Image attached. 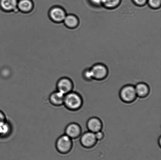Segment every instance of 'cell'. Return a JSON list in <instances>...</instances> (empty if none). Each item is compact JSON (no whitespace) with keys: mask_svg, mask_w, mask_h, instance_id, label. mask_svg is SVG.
I'll return each mask as SVG.
<instances>
[{"mask_svg":"<svg viewBox=\"0 0 161 160\" xmlns=\"http://www.w3.org/2000/svg\"><path fill=\"white\" fill-rule=\"evenodd\" d=\"M90 2L93 5L99 6L101 5L102 3V0H89Z\"/></svg>","mask_w":161,"mask_h":160,"instance_id":"21","label":"cell"},{"mask_svg":"<svg viewBox=\"0 0 161 160\" xmlns=\"http://www.w3.org/2000/svg\"><path fill=\"white\" fill-rule=\"evenodd\" d=\"M86 126L88 131L95 133L102 131L103 123L100 119L97 117H92L88 120Z\"/></svg>","mask_w":161,"mask_h":160,"instance_id":"10","label":"cell"},{"mask_svg":"<svg viewBox=\"0 0 161 160\" xmlns=\"http://www.w3.org/2000/svg\"><path fill=\"white\" fill-rule=\"evenodd\" d=\"M97 141L95 133L89 131L83 133L80 139V144L86 148H91L94 147Z\"/></svg>","mask_w":161,"mask_h":160,"instance_id":"6","label":"cell"},{"mask_svg":"<svg viewBox=\"0 0 161 160\" xmlns=\"http://www.w3.org/2000/svg\"><path fill=\"white\" fill-rule=\"evenodd\" d=\"M64 96L65 95L56 90L50 94L49 100L53 106H60L64 105Z\"/></svg>","mask_w":161,"mask_h":160,"instance_id":"12","label":"cell"},{"mask_svg":"<svg viewBox=\"0 0 161 160\" xmlns=\"http://www.w3.org/2000/svg\"><path fill=\"white\" fill-rule=\"evenodd\" d=\"M83 76L86 81H91L93 79V76L91 69L85 70L83 72Z\"/></svg>","mask_w":161,"mask_h":160,"instance_id":"18","label":"cell"},{"mask_svg":"<svg viewBox=\"0 0 161 160\" xmlns=\"http://www.w3.org/2000/svg\"><path fill=\"white\" fill-rule=\"evenodd\" d=\"M18 2V0H0V9L6 12H16Z\"/></svg>","mask_w":161,"mask_h":160,"instance_id":"9","label":"cell"},{"mask_svg":"<svg viewBox=\"0 0 161 160\" xmlns=\"http://www.w3.org/2000/svg\"><path fill=\"white\" fill-rule=\"evenodd\" d=\"M95 135L96 137L97 141L102 140L105 136L103 132L101 131L95 133Z\"/></svg>","mask_w":161,"mask_h":160,"instance_id":"19","label":"cell"},{"mask_svg":"<svg viewBox=\"0 0 161 160\" xmlns=\"http://www.w3.org/2000/svg\"><path fill=\"white\" fill-rule=\"evenodd\" d=\"M119 95L121 100L127 103L133 102L137 97L135 86L131 85L123 87L120 90Z\"/></svg>","mask_w":161,"mask_h":160,"instance_id":"4","label":"cell"},{"mask_svg":"<svg viewBox=\"0 0 161 160\" xmlns=\"http://www.w3.org/2000/svg\"><path fill=\"white\" fill-rule=\"evenodd\" d=\"M67 14L64 7L57 5L52 6L48 13L50 20L56 23H63Z\"/></svg>","mask_w":161,"mask_h":160,"instance_id":"3","label":"cell"},{"mask_svg":"<svg viewBox=\"0 0 161 160\" xmlns=\"http://www.w3.org/2000/svg\"><path fill=\"white\" fill-rule=\"evenodd\" d=\"M147 3L152 8L158 9L160 7L161 0H147Z\"/></svg>","mask_w":161,"mask_h":160,"instance_id":"17","label":"cell"},{"mask_svg":"<svg viewBox=\"0 0 161 160\" xmlns=\"http://www.w3.org/2000/svg\"><path fill=\"white\" fill-rule=\"evenodd\" d=\"M83 104V98L78 92L72 91L65 95L64 105L69 110L78 111L81 108Z\"/></svg>","mask_w":161,"mask_h":160,"instance_id":"1","label":"cell"},{"mask_svg":"<svg viewBox=\"0 0 161 160\" xmlns=\"http://www.w3.org/2000/svg\"><path fill=\"white\" fill-rule=\"evenodd\" d=\"M121 0H102V5L108 9H113L119 5Z\"/></svg>","mask_w":161,"mask_h":160,"instance_id":"16","label":"cell"},{"mask_svg":"<svg viewBox=\"0 0 161 160\" xmlns=\"http://www.w3.org/2000/svg\"><path fill=\"white\" fill-rule=\"evenodd\" d=\"M13 126L10 122L6 120L0 123V138H6L12 134Z\"/></svg>","mask_w":161,"mask_h":160,"instance_id":"13","label":"cell"},{"mask_svg":"<svg viewBox=\"0 0 161 160\" xmlns=\"http://www.w3.org/2000/svg\"><path fill=\"white\" fill-rule=\"evenodd\" d=\"M63 23L68 29H74L78 27L80 21L78 17L75 14L68 13Z\"/></svg>","mask_w":161,"mask_h":160,"instance_id":"11","label":"cell"},{"mask_svg":"<svg viewBox=\"0 0 161 160\" xmlns=\"http://www.w3.org/2000/svg\"><path fill=\"white\" fill-rule=\"evenodd\" d=\"M6 120L5 114L2 111L0 110V123L5 121Z\"/></svg>","mask_w":161,"mask_h":160,"instance_id":"22","label":"cell"},{"mask_svg":"<svg viewBox=\"0 0 161 160\" xmlns=\"http://www.w3.org/2000/svg\"><path fill=\"white\" fill-rule=\"evenodd\" d=\"M93 79L102 80L105 79L108 75V71L107 67L102 64H97L93 66L91 69Z\"/></svg>","mask_w":161,"mask_h":160,"instance_id":"7","label":"cell"},{"mask_svg":"<svg viewBox=\"0 0 161 160\" xmlns=\"http://www.w3.org/2000/svg\"><path fill=\"white\" fill-rule=\"evenodd\" d=\"M56 87V90L66 95L73 91L74 85L70 78L64 76L58 80Z\"/></svg>","mask_w":161,"mask_h":160,"instance_id":"5","label":"cell"},{"mask_svg":"<svg viewBox=\"0 0 161 160\" xmlns=\"http://www.w3.org/2000/svg\"><path fill=\"white\" fill-rule=\"evenodd\" d=\"M64 134L72 139L78 138L82 134L81 127L76 123H69L66 127Z\"/></svg>","mask_w":161,"mask_h":160,"instance_id":"8","label":"cell"},{"mask_svg":"<svg viewBox=\"0 0 161 160\" xmlns=\"http://www.w3.org/2000/svg\"><path fill=\"white\" fill-rule=\"evenodd\" d=\"M135 87L137 96L140 98H144L149 95L150 88L146 83H138Z\"/></svg>","mask_w":161,"mask_h":160,"instance_id":"15","label":"cell"},{"mask_svg":"<svg viewBox=\"0 0 161 160\" xmlns=\"http://www.w3.org/2000/svg\"><path fill=\"white\" fill-rule=\"evenodd\" d=\"M132 1L137 6H143L147 3V0H132Z\"/></svg>","mask_w":161,"mask_h":160,"instance_id":"20","label":"cell"},{"mask_svg":"<svg viewBox=\"0 0 161 160\" xmlns=\"http://www.w3.org/2000/svg\"><path fill=\"white\" fill-rule=\"evenodd\" d=\"M161 137H160V138H159V145H161Z\"/></svg>","mask_w":161,"mask_h":160,"instance_id":"23","label":"cell"},{"mask_svg":"<svg viewBox=\"0 0 161 160\" xmlns=\"http://www.w3.org/2000/svg\"><path fill=\"white\" fill-rule=\"evenodd\" d=\"M72 139L64 134L60 136L56 142V148L59 153L66 154L71 151L73 148Z\"/></svg>","mask_w":161,"mask_h":160,"instance_id":"2","label":"cell"},{"mask_svg":"<svg viewBox=\"0 0 161 160\" xmlns=\"http://www.w3.org/2000/svg\"><path fill=\"white\" fill-rule=\"evenodd\" d=\"M34 8V3L32 0L18 1L17 8L20 12L24 13H29Z\"/></svg>","mask_w":161,"mask_h":160,"instance_id":"14","label":"cell"}]
</instances>
